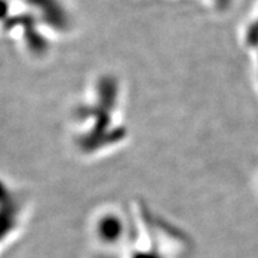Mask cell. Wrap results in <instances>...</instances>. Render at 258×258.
Here are the masks:
<instances>
[{"label": "cell", "instance_id": "1", "mask_svg": "<svg viewBox=\"0 0 258 258\" xmlns=\"http://www.w3.org/2000/svg\"><path fill=\"white\" fill-rule=\"evenodd\" d=\"M69 135L77 154L87 160L108 156L128 141L124 91L116 75L105 73L90 82L69 116Z\"/></svg>", "mask_w": 258, "mask_h": 258}, {"label": "cell", "instance_id": "2", "mask_svg": "<svg viewBox=\"0 0 258 258\" xmlns=\"http://www.w3.org/2000/svg\"><path fill=\"white\" fill-rule=\"evenodd\" d=\"M125 215L122 258H191L194 244L190 234L145 202L129 203Z\"/></svg>", "mask_w": 258, "mask_h": 258}, {"label": "cell", "instance_id": "3", "mask_svg": "<svg viewBox=\"0 0 258 258\" xmlns=\"http://www.w3.org/2000/svg\"><path fill=\"white\" fill-rule=\"evenodd\" d=\"M90 258H122V246L92 241V253Z\"/></svg>", "mask_w": 258, "mask_h": 258}]
</instances>
